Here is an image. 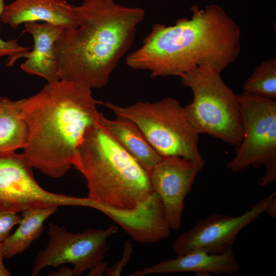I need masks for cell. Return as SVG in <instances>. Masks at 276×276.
Returning <instances> with one entry per match:
<instances>
[{
  "label": "cell",
  "mask_w": 276,
  "mask_h": 276,
  "mask_svg": "<svg viewBox=\"0 0 276 276\" xmlns=\"http://www.w3.org/2000/svg\"><path fill=\"white\" fill-rule=\"evenodd\" d=\"M24 100L0 97V153L24 149L27 143L28 126L21 116Z\"/></svg>",
  "instance_id": "cell-16"
},
{
  "label": "cell",
  "mask_w": 276,
  "mask_h": 276,
  "mask_svg": "<svg viewBox=\"0 0 276 276\" xmlns=\"http://www.w3.org/2000/svg\"><path fill=\"white\" fill-rule=\"evenodd\" d=\"M100 120L111 135L149 175L163 157L149 144L137 126L122 117L107 119L102 112Z\"/></svg>",
  "instance_id": "cell-15"
},
{
  "label": "cell",
  "mask_w": 276,
  "mask_h": 276,
  "mask_svg": "<svg viewBox=\"0 0 276 276\" xmlns=\"http://www.w3.org/2000/svg\"><path fill=\"white\" fill-rule=\"evenodd\" d=\"M21 216L16 213L0 210V242L10 235L12 228L19 224Z\"/></svg>",
  "instance_id": "cell-20"
},
{
  "label": "cell",
  "mask_w": 276,
  "mask_h": 276,
  "mask_svg": "<svg viewBox=\"0 0 276 276\" xmlns=\"http://www.w3.org/2000/svg\"><path fill=\"white\" fill-rule=\"evenodd\" d=\"M240 269L241 266L231 248L222 254H212L202 250H195L136 270L129 275L144 276L183 272L233 274Z\"/></svg>",
  "instance_id": "cell-14"
},
{
  "label": "cell",
  "mask_w": 276,
  "mask_h": 276,
  "mask_svg": "<svg viewBox=\"0 0 276 276\" xmlns=\"http://www.w3.org/2000/svg\"><path fill=\"white\" fill-rule=\"evenodd\" d=\"M101 104L117 116L134 122L163 157L179 156L192 162L200 170L203 167L204 162L198 147L199 133L187 119L185 108L176 99L167 97L125 107L100 101Z\"/></svg>",
  "instance_id": "cell-5"
},
{
  "label": "cell",
  "mask_w": 276,
  "mask_h": 276,
  "mask_svg": "<svg viewBox=\"0 0 276 276\" xmlns=\"http://www.w3.org/2000/svg\"><path fill=\"white\" fill-rule=\"evenodd\" d=\"M1 20L14 29L22 24L39 21L65 30L78 25L73 5L66 0H14L5 5Z\"/></svg>",
  "instance_id": "cell-12"
},
{
  "label": "cell",
  "mask_w": 276,
  "mask_h": 276,
  "mask_svg": "<svg viewBox=\"0 0 276 276\" xmlns=\"http://www.w3.org/2000/svg\"><path fill=\"white\" fill-rule=\"evenodd\" d=\"M107 269V262L102 261L90 270L88 275H102Z\"/></svg>",
  "instance_id": "cell-22"
},
{
  "label": "cell",
  "mask_w": 276,
  "mask_h": 276,
  "mask_svg": "<svg viewBox=\"0 0 276 276\" xmlns=\"http://www.w3.org/2000/svg\"><path fill=\"white\" fill-rule=\"evenodd\" d=\"M99 103L88 86L61 79L24 98L29 137L24 153L33 168L52 178L65 175L85 132L100 122Z\"/></svg>",
  "instance_id": "cell-3"
},
{
  "label": "cell",
  "mask_w": 276,
  "mask_h": 276,
  "mask_svg": "<svg viewBox=\"0 0 276 276\" xmlns=\"http://www.w3.org/2000/svg\"><path fill=\"white\" fill-rule=\"evenodd\" d=\"M73 8L77 26L54 45L60 79L101 88L131 48L145 11L114 0H84Z\"/></svg>",
  "instance_id": "cell-2"
},
{
  "label": "cell",
  "mask_w": 276,
  "mask_h": 276,
  "mask_svg": "<svg viewBox=\"0 0 276 276\" xmlns=\"http://www.w3.org/2000/svg\"><path fill=\"white\" fill-rule=\"evenodd\" d=\"M32 168L24 153H0V210L17 213L51 206H84V198L44 190L35 179Z\"/></svg>",
  "instance_id": "cell-9"
},
{
  "label": "cell",
  "mask_w": 276,
  "mask_h": 276,
  "mask_svg": "<svg viewBox=\"0 0 276 276\" xmlns=\"http://www.w3.org/2000/svg\"><path fill=\"white\" fill-rule=\"evenodd\" d=\"M72 166L85 177L88 197L116 211L136 209L155 192L149 174L100 122L89 127L78 145Z\"/></svg>",
  "instance_id": "cell-4"
},
{
  "label": "cell",
  "mask_w": 276,
  "mask_h": 276,
  "mask_svg": "<svg viewBox=\"0 0 276 276\" xmlns=\"http://www.w3.org/2000/svg\"><path fill=\"white\" fill-rule=\"evenodd\" d=\"M190 10V18L178 19L174 25L155 24L142 45L127 56L126 65L147 71L152 78L180 77L197 68L221 73L240 52V28L218 5Z\"/></svg>",
  "instance_id": "cell-1"
},
{
  "label": "cell",
  "mask_w": 276,
  "mask_h": 276,
  "mask_svg": "<svg viewBox=\"0 0 276 276\" xmlns=\"http://www.w3.org/2000/svg\"><path fill=\"white\" fill-rule=\"evenodd\" d=\"M243 93L274 100L276 98V58L262 62L243 84Z\"/></svg>",
  "instance_id": "cell-18"
},
{
  "label": "cell",
  "mask_w": 276,
  "mask_h": 276,
  "mask_svg": "<svg viewBox=\"0 0 276 276\" xmlns=\"http://www.w3.org/2000/svg\"><path fill=\"white\" fill-rule=\"evenodd\" d=\"M200 170L191 160L179 156L163 157L149 174L151 185L159 196L171 229L181 222L185 199Z\"/></svg>",
  "instance_id": "cell-11"
},
{
  "label": "cell",
  "mask_w": 276,
  "mask_h": 276,
  "mask_svg": "<svg viewBox=\"0 0 276 276\" xmlns=\"http://www.w3.org/2000/svg\"><path fill=\"white\" fill-rule=\"evenodd\" d=\"M4 258L2 243L0 242V276L11 275L10 271L5 267L3 260Z\"/></svg>",
  "instance_id": "cell-23"
},
{
  "label": "cell",
  "mask_w": 276,
  "mask_h": 276,
  "mask_svg": "<svg viewBox=\"0 0 276 276\" xmlns=\"http://www.w3.org/2000/svg\"><path fill=\"white\" fill-rule=\"evenodd\" d=\"M24 25L26 31L33 37L34 44L20 68L29 75L43 78L47 83L60 80L54 45L65 29L47 22H28Z\"/></svg>",
  "instance_id": "cell-13"
},
{
  "label": "cell",
  "mask_w": 276,
  "mask_h": 276,
  "mask_svg": "<svg viewBox=\"0 0 276 276\" xmlns=\"http://www.w3.org/2000/svg\"><path fill=\"white\" fill-rule=\"evenodd\" d=\"M4 1L0 0V19L5 6ZM30 50V48L20 44L17 39L6 40L0 37V58L7 57V66H12L18 60L26 58Z\"/></svg>",
  "instance_id": "cell-19"
},
{
  "label": "cell",
  "mask_w": 276,
  "mask_h": 276,
  "mask_svg": "<svg viewBox=\"0 0 276 276\" xmlns=\"http://www.w3.org/2000/svg\"><path fill=\"white\" fill-rule=\"evenodd\" d=\"M118 231L117 226L88 229L81 233L68 232L64 226L50 223L47 247L36 256L31 275L43 268L65 264L74 265V275H79L101 262L108 250V239Z\"/></svg>",
  "instance_id": "cell-8"
},
{
  "label": "cell",
  "mask_w": 276,
  "mask_h": 276,
  "mask_svg": "<svg viewBox=\"0 0 276 276\" xmlns=\"http://www.w3.org/2000/svg\"><path fill=\"white\" fill-rule=\"evenodd\" d=\"M58 208L32 209L22 212L19 226L2 242L4 258L10 259L27 250L40 236L45 221Z\"/></svg>",
  "instance_id": "cell-17"
},
{
  "label": "cell",
  "mask_w": 276,
  "mask_h": 276,
  "mask_svg": "<svg viewBox=\"0 0 276 276\" xmlns=\"http://www.w3.org/2000/svg\"><path fill=\"white\" fill-rule=\"evenodd\" d=\"M133 251L132 245L129 241L125 242L122 258L110 268H107L105 274L108 276L121 275L123 268L127 265L130 259Z\"/></svg>",
  "instance_id": "cell-21"
},
{
  "label": "cell",
  "mask_w": 276,
  "mask_h": 276,
  "mask_svg": "<svg viewBox=\"0 0 276 276\" xmlns=\"http://www.w3.org/2000/svg\"><path fill=\"white\" fill-rule=\"evenodd\" d=\"M275 196L274 192L238 216L214 214L199 221L175 240L173 244L174 252L177 256L195 250L212 254L224 253L232 248L239 233L263 213L276 217Z\"/></svg>",
  "instance_id": "cell-10"
},
{
  "label": "cell",
  "mask_w": 276,
  "mask_h": 276,
  "mask_svg": "<svg viewBox=\"0 0 276 276\" xmlns=\"http://www.w3.org/2000/svg\"><path fill=\"white\" fill-rule=\"evenodd\" d=\"M180 78L193 94V101L184 108L196 131L219 139L236 149L243 137L238 96L224 82L220 73L214 71L197 68Z\"/></svg>",
  "instance_id": "cell-6"
},
{
  "label": "cell",
  "mask_w": 276,
  "mask_h": 276,
  "mask_svg": "<svg viewBox=\"0 0 276 276\" xmlns=\"http://www.w3.org/2000/svg\"><path fill=\"white\" fill-rule=\"evenodd\" d=\"M238 96L243 137L227 168L235 172L263 166L259 185L267 186L276 179V101L245 93Z\"/></svg>",
  "instance_id": "cell-7"
}]
</instances>
